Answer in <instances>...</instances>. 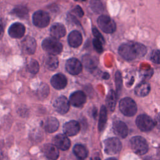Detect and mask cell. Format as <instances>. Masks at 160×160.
<instances>
[{"label": "cell", "instance_id": "6da1fadb", "mask_svg": "<svg viewBox=\"0 0 160 160\" xmlns=\"http://www.w3.org/2000/svg\"><path fill=\"white\" fill-rule=\"evenodd\" d=\"M119 54L126 60H132L144 56L147 49L145 46L138 42H128L121 44L118 49Z\"/></svg>", "mask_w": 160, "mask_h": 160}, {"label": "cell", "instance_id": "7a4b0ae2", "mask_svg": "<svg viewBox=\"0 0 160 160\" xmlns=\"http://www.w3.org/2000/svg\"><path fill=\"white\" fill-rule=\"evenodd\" d=\"M42 49L51 55L59 54L62 50V44L56 38H47L42 42Z\"/></svg>", "mask_w": 160, "mask_h": 160}, {"label": "cell", "instance_id": "3957f363", "mask_svg": "<svg viewBox=\"0 0 160 160\" xmlns=\"http://www.w3.org/2000/svg\"><path fill=\"white\" fill-rule=\"evenodd\" d=\"M130 144L132 151L138 155H143L148 151L147 141L141 136H134L132 138Z\"/></svg>", "mask_w": 160, "mask_h": 160}, {"label": "cell", "instance_id": "277c9868", "mask_svg": "<svg viewBox=\"0 0 160 160\" xmlns=\"http://www.w3.org/2000/svg\"><path fill=\"white\" fill-rule=\"evenodd\" d=\"M119 109L124 115L132 116L136 113L137 106L132 99L124 98L119 102Z\"/></svg>", "mask_w": 160, "mask_h": 160}, {"label": "cell", "instance_id": "5b68a950", "mask_svg": "<svg viewBox=\"0 0 160 160\" xmlns=\"http://www.w3.org/2000/svg\"><path fill=\"white\" fill-rule=\"evenodd\" d=\"M100 29L106 33H112L116 30V24L112 19L106 15H101L98 19Z\"/></svg>", "mask_w": 160, "mask_h": 160}, {"label": "cell", "instance_id": "8992f818", "mask_svg": "<svg viewBox=\"0 0 160 160\" xmlns=\"http://www.w3.org/2000/svg\"><path fill=\"white\" fill-rule=\"evenodd\" d=\"M136 123L138 128L142 131H149L153 129L156 123L154 120L146 114H141L136 118Z\"/></svg>", "mask_w": 160, "mask_h": 160}, {"label": "cell", "instance_id": "52a82bcc", "mask_svg": "<svg viewBox=\"0 0 160 160\" xmlns=\"http://www.w3.org/2000/svg\"><path fill=\"white\" fill-rule=\"evenodd\" d=\"M122 148V144L117 138H111L104 141V151L108 154L118 153Z\"/></svg>", "mask_w": 160, "mask_h": 160}, {"label": "cell", "instance_id": "ba28073f", "mask_svg": "<svg viewBox=\"0 0 160 160\" xmlns=\"http://www.w3.org/2000/svg\"><path fill=\"white\" fill-rule=\"evenodd\" d=\"M50 21L49 14L43 11H36L32 15L33 24L38 28L46 27Z\"/></svg>", "mask_w": 160, "mask_h": 160}, {"label": "cell", "instance_id": "9c48e42d", "mask_svg": "<svg viewBox=\"0 0 160 160\" xmlns=\"http://www.w3.org/2000/svg\"><path fill=\"white\" fill-rule=\"evenodd\" d=\"M67 71L72 75L79 74L82 69L81 62L76 58H72L68 59L66 63Z\"/></svg>", "mask_w": 160, "mask_h": 160}, {"label": "cell", "instance_id": "30bf717a", "mask_svg": "<svg viewBox=\"0 0 160 160\" xmlns=\"http://www.w3.org/2000/svg\"><path fill=\"white\" fill-rule=\"evenodd\" d=\"M53 106L58 112L64 114L66 113L69 109V102L65 96H62L58 98L54 101Z\"/></svg>", "mask_w": 160, "mask_h": 160}, {"label": "cell", "instance_id": "8fae6325", "mask_svg": "<svg viewBox=\"0 0 160 160\" xmlns=\"http://www.w3.org/2000/svg\"><path fill=\"white\" fill-rule=\"evenodd\" d=\"M21 47L23 51L28 54H32L36 49V42L31 36H26L21 42Z\"/></svg>", "mask_w": 160, "mask_h": 160}, {"label": "cell", "instance_id": "7c38bea8", "mask_svg": "<svg viewBox=\"0 0 160 160\" xmlns=\"http://www.w3.org/2000/svg\"><path fill=\"white\" fill-rule=\"evenodd\" d=\"M25 31V27L22 24L15 22L9 28L8 33L12 38H20L24 36Z\"/></svg>", "mask_w": 160, "mask_h": 160}, {"label": "cell", "instance_id": "4fadbf2b", "mask_svg": "<svg viewBox=\"0 0 160 160\" xmlns=\"http://www.w3.org/2000/svg\"><path fill=\"white\" fill-rule=\"evenodd\" d=\"M80 131L79 123L76 121H70L65 123L63 126V131L64 134L69 136L76 135Z\"/></svg>", "mask_w": 160, "mask_h": 160}, {"label": "cell", "instance_id": "5bb4252c", "mask_svg": "<svg viewBox=\"0 0 160 160\" xmlns=\"http://www.w3.org/2000/svg\"><path fill=\"white\" fill-rule=\"evenodd\" d=\"M53 143L55 146L61 150H68L70 147V141L66 135L59 134L53 138Z\"/></svg>", "mask_w": 160, "mask_h": 160}, {"label": "cell", "instance_id": "9a60e30c", "mask_svg": "<svg viewBox=\"0 0 160 160\" xmlns=\"http://www.w3.org/2000/svg\"><path fill=\"white\" fill-rule=\"evenodd\" d=\"M86 97L81 91H77L72 93L69 97L70 103L75 107H80L86 102Z\"/></svg>", "mask_w": 160, "mask_h": 160}, {"label": "cell", "instance_id": "2e32d148", "mask_svg": "<svg viewBox=\"0 0 160 160\" xmlns=\"http://www.w3.org/2000/svg\"><path fill=\"white\" fill-rule=\"evenodd\" d=\"M51 84L56 89H62L67 85V79L66 76L61 73L54 75L51 79Z\"/></svg>", "mask_w": 160, "mask_h": 160}, {"label": "cell", "instance_id": "e0dca14e", "mask_svg": "<svg viewBox=\"0 0 160 160\" xmlns=\"http://www.w3.org/2000/svg\"><path fill=\"white\" fill-rule=\"evenodd\" d=\"M112 129L114 132L119 137L124 138L128 134V129L126 124L121 121H116L113 122Z\"/></svg>", "mask_w": 160, "mask_h": 160}, {"label": "cell", "instance_id": "ac0fdd59", "mask_svg": "<svg viewBox=\"0 0 160 160\" xmlns=\"http://www.w3.org/2000/svg\"><path fill=\"white\" fill-rule=\"evenodd\" d=\"M43 152L49 160H56L59 157V151L54 144H47L44 145Z\"/></svg>", "mask_w": 160, "mask_h": 160}, {"label": "cell", "instance_id": "d6986e66", "mask_svg": "<svg viewBox=\"0 0 160 160\" xmlns=\"http://www.w3.org/2000/svg\"><path fill=\"white\" fill-rule=\"evenodd\" d=\"M50 33L52 38L59 39L66 34V29L63 24L61 23H55L50 28Z\"/></svg>", "mask_w": 160, "mask_h": 160}, {"label": "cell", "instance_id": "ffe728a7", "mask_svg": "<svg viewBox=\"0 0 160 160\" xmlns=\"http://www.w3.org/2000/svg\"><path fill=\"white\" fill-rule=\"evenodd\" d=\"M82 41L81 34L78 31H72L68 36L69 44L72 48H78L79 46Z\"/></svg>", "mask_w": 160, "mask_h": 160}, {"label": "cell", "instance_id": "44dd1931", "mask_svg": "<svg viewBox=\"0 0 160 160\" xmlns=\"http://www.w3.org/2000/svg\"><path fill=\"white\" fill-rule=\"evenodd\" d=\"M59 127L58 119L53 117L48 118L44 122L43 128L48 132H54Z\"/></svg>", "mask_w": 160, "mask_h": 160}, {"label": "cell", "instance_id": "7402d4cb", "mask_svg": "<svg viewBox=\"0 0 160 160\" xmlns=\"http://www.w3.org/2000/svg\"><path fill=\"white\" fill-rule=\"evenodd\" d=\"M82 62L84 66L88 69H94L98 64V58L91 54H86L83 56Z\"/></svg>", "mask_w": 160, "mask_h": 160}, {"label": "cell", "instance_id": "603a6c76", "mask_svg": "<svg viewBox=\"0 0 160 160\" xmlns=\"http://www.w3.org/2000/svg\"><path fill=\"white\" fill-rule=\"evenodd\" d=\"M151 87L148 82H142L136 86L134 89V92L138 96L144 97L147 96L150 92Z\"/></svg>", "mask_w": 160, "mask_h": 160}, {"label": "cell", "instance_id": "cb8c5ba5", "mask_svg": "<svg viewBox=\"0 0 160 160\" xmlns=\"http://www.w3.org/2000/svg\"><path fill=\"white\" fill-rule=\"evenodd\" d=\"M59 61L54 55H48L44 59V65L50 71H54L58 67Z\"/></svg>", "mask_w": 160, "mask_h": 160}, {"label": "cell", "instance_id": "d4e9b609", "mask_svg": "<svg viewBox=\"0 0 160 160\" xmlns=\"http://www.w3.org/2000/svg\"><path fill=\"white\" fill-rule=\"evenodd\" d=\"M117 101V95L114 91L111 90L106 97V104L108 108L111 111H113L115 109Z\"/></svg>", "mask_w": 160, "mask_h": 160}, {"label": "cell", "instance_id": "484cf974", "mask_svg": "<svg viewBox=\"0 0 160 160\" xmlns=\"http://www.w3.org/2000/svg\"><path fill=\"white\" fill-rule=\"evenodd\" d=\"M107 121V110L106 108L104 106H102L100 114H99V119L98 123V128L99 131H102L105 126Z\"/></svg>", "mask_w": 160, "mask_h": 160}, {"label": "cell", "instance_id": "4316f807", "mask_svg": "<svg viewBox=\"0 0 160 160\" xmlns=\"http://www.w3.org/2000/svg\"><path fill=\"white\" fill-rule=\"evenodd\" d=\"M73 151L75 155L80 159H84L87 157L88 152L86 148L81 144L76 145L73 148Z\"/></svg>", "mask_w": 160, "mask_h": 160}, {"label": "cell", "instance_id": "83f0119b", "mask_svg": "<svg viewBox=\"0 0 160 160\" xmlns=\"http://www.w3.org/2000/svg\"><path fill=\"white\" fill-rule=\"evenodd\" d=\"M28 70L32 74H36L39 69V66L38 61L35 59H31L27 65Z\"/></svg>", "mask_w": 160, "mask_h": 160}, {"label": "cell", "instance_id": "f1b7e54d", "mask_svg": "<svg viewBox=\"0 0 160 160\" xmlns=\"http://www.w3.org/2000/svg\"><path fill=\"white\" fill-rule=\"evenodd\" d=\"M28 13V9L24 6H18L15 8L12 11V14L19 17V18H25Z\"/></svg>", "mask_w": 160, "mask_h": 160}, {"label": "cell", "instance_id": "f546056e", "mask_svg": "<svg viewBox=\"0 0 160 160\" xmlns=\"http://www.w3.org/2000/svg\"><path fill=\"white\" fill-rule=\"evenodd\" d=\"M91 7L92 11L96 13H100L104 9L103 6L99 0H92Z\"/></svg>", "mask_w": 160, "mask_h": 160}, {"label": "cell", "instance_id": "4dcf8cb0", "mask_svg": "<svg viewBox=\"0 0 160 160\" xmlns=\"http://www.w3.org/2000/svg\"><path fill=\"white\" fill-rule=\"evenodd\" d=\"M114 78H115V82H116V86L117 91L119 92V91L121 90V89L122 88V76H121V72H119V71H117L115 73Z\"/></svg>", "mask_w": 160, "mask_h": 160}, {"label": "cell", "instance_id": "1f68e13d", "mask_svg": "<svg viewBox=\"0 0 160 160\" xmlns=\"http://www.w3.org/2000/svg\"><path fill=\"white\" fill-rule=\"evenodd\" d=\"M38 92L40 96L42 98H46L49 93L48 86L46 84H42L38 89Z\"/></svg>", "mask_w": 160, "mask_h": 160}, {"label": "cell", "instance_id": "d6a6232c", "mask_svg": "<svg viewBox=\"0 0 160 160\" xmlns=\"http://www.w3.org/2000/svg\"><path fill=\"white\" fill-rule=\"evenodd\" d=\"M93 42V46L94 47L95 50L101 53L103 51V47H102V43L98 39L94 38L92 41Z\"/></svg>", "mask_w": 160, "mask_h": 160}, {"label": "cell", "instance_id": "836d02e7", "mask_svg": "<svg viewBox=\"0 0 160 160\" xmlns=\"http://www.w3.org/2000/svg\"><path fill=\"white\" fill-rule=\"evenodd\" d=\"M151 60L156 64L159 63V50H154L151 54Z\"/></svg>", "mask_w": 160, "mask_h": 160}, {"label": "cell", "instance_id": "e575fe53", "mask_svg": "<svg viewBox=\"0 0 160 160\" xmlns=\"http://www.w3.org/2000/svg\"><path fill=\"white\" fill-rule=\"evenodd\" d=\"M92 33H93V35L94 36L95 38L99 40L102 44L104 43L105 41L102 37V36L100 34V32H99V31L96 28H92Z\"/></svg>", "mask_w": 160, "mask_h": 160}, {"label": "cell", "instance_id": "d590c367", "mask_svg": "<svg viewBox=\"0 0 160 160\" xmlns=\"http://www.w3.org/2000/svg\"><path fill=\"white\" fill-rule=\"evenodd\" d=\"M72 11L79 17L81 18L84 15V12L82 11V9H81V8L79 6H76L74 9L72 10Z\"/></svg>", "mask_w": 160, "mask_h": 160}, {"label": "cell", "instance_id": "8d00e7d4", "mask_svg": "<svg viewBox=\"0 0 160 160\" xmlns=\"http://www.w3.org/2000/svg\"><path fill=\"white\" fill-rule=\"evenodd\" d=\"M109 78V74L107 72H104L102 75V78L105 79H108Z\"/></svg>", "mask_w": 160, "mask_h": 160}, {"label": "cell", "instance_id": "74e56055", "mask_svg": "<svg viewBox=\"0 0 160 160\" xmlns=\"http://www.w3.org/2000/svg\"><path fill=\"white\" fill-rule=\"evenodd\" d=\"M2 36H3V29L1 25H0V39L2 38Z\"/></svg>", "mask_w": 160, "mask_h": 160}, {"label": "cell", "instance_id": "f35d334b", "mask_svg": "<svg viewBox=\"0 0 160 160\" xmlns=\"http://www.w3.org/2000/svg\"><path fill=\"white\" fill-rule=\"evenodd\" d=\"M106 160H117V159H115V158H108V159H107Z\"/></svg>", "mask_w": 160, "mask_h": 160}, {"label": "cell", "instance_id": "ab89813d", "mask_svg": "<svg viewBox=\"0 0 160 160\" xmlns=\"http://www.w3.org/2000/svg\"><path fill=\"white\" fill-rule=\"evenodd\" d=\"M75 1H78V0H75ZM81 1H86V0H81Z\"/></svg>", "mask_w": 160, "mask_h": 160}]
</instances>
